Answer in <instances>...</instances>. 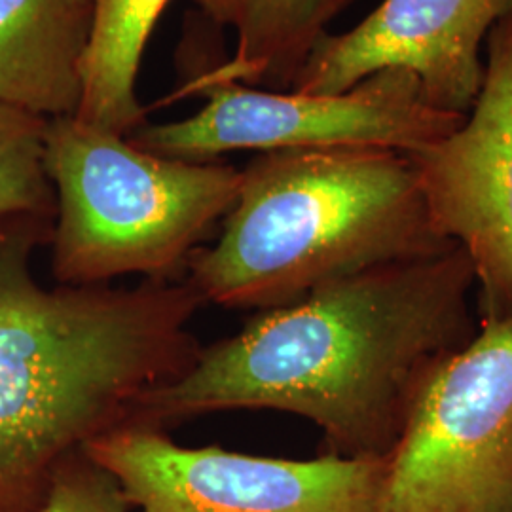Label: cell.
<instances>
[{
	"label": "cell",
	"mask_w": 512,
	"mask_h": 512,
	"mask_svg": "<svg viewBox=\"0 0 512 512\" xmlns=\"http://www.w3.org/2000/svg\"><path fill=\"white\" fill-rule=\"evenodd\" d=\"M473 300L458 243L338 279L200 348L137 423L277 410L315 423L325 456L387 459L427 385L475 338Z\"/></svg>",
	"instance_id": "obj_1"
},
{
	"label": "cell",
	"mask_w": 512,
	"mask_h": 512,
	"mask_svg": "<svg viewBox=\"0 0 512 512\" xmlns=\"http://www.w3.org/2000/svg\"><path fill=\"white\" fill-rule=\"evenodd\" d=\"M452 243L435 228L410 152L279 148L241 169L220 238L192 255L186 279L205 304L272 310Z\"/></svg>",
	"instance_id": "obj_2"
},
{
	"label": "cell",
	"mask_w": 512,
	"mask_h": 512,
	"mask_svg": "<svg viewBox=\"0 0 512 512\" xmlns=\"http://www.w3.org/2000/svg\"><path fill=\"white\" fill-rule=\"evenodd\" d=\"M44 162L57 203L52 274L65 287L175 279L241 184L232 165L160 156L78 116L48 120Z\"/></svg>",
	"instance_id": "obj_3"
},
{
	"label": "cell",
	"mask_w": 512,
	"mask_h": 512,
	"mask_svg": "<svg viewBox=\"0 0 512 512\" xmlns=\"http://www.w3.org/2000/svg\"><path fill=\"white\" fill-rule=\"evenodd\" d=\"M205 107L179 122L141 128L131 143L181 160H215L234 150L384 147L420 152L446 139L467 116L427 105L404 69L372 74L338 95L268 92L196 74L181 93Z\"/></svg>",
	"instance_id": "obj_4"
},
{
	"label": "cell",
	"mask_w": 512,
	"mask_h": 512,
	"mask_svg": "<svg viewBox=\"0 0 512 512\" xmlns=\"http://www.w3.org/2000/svg\"><path fill=\"white\" fill-rule=\"evenodd\" d=\"M378 512H512V317L480 323L427 385Z\"/></svg>",
	"instance_id": "obj_5"
},
{
	"label": "cell",
	"mask_w": 512,
	"mask_h": 512,
	"mask_svg": "<svg viewBox=\"0 0 512 512\" xmlns=\"http://www.w3.org/2000/svg\"><path fill=\"white\" fill-rule=\"evenodd\" d=\"M84 452L137 512H378L387 459L296 461L184 448L164 427L129 423Z\"/></svg>",
	"instance_id": "obj_6"
},
{
	"label": "cell",
	"mask_w": 512,
	"mask_h": 512,
	"mask_svg": "<svg viewBox=\"0 0 512 512\" xmlns=\"http://www.w3.org/2000/svg\"><path fill=\"white\" fill-rule=\"evenodd\" d=\"M431 219L475 274L478 325L512 317V16L488 35L486 80L465 122L410 154Z\"/></svg>",
	"instance_id": "obj_7"
},
{
	"label": "cell",
	"mask_w": 512,
	"mask_h": 512,
	"mask_svg": "<svg viewBox=\"0 0 512 512\" xmlns=\"http://www.w3.org/2000/svg\"><path fill=\"white\" fill-rule=\"evenodd\" d=\"M512 0H384L344 35L321 38L291 92L338 95L385 69L414 74L429 107L469 116L486 80L482 40Z\"/></svg>",
	"instance_id": "obj_8"
},
{
	"label": "cell",
	"mask_w": 512,
	"mask_h": 512,
	"mask_svg": "<svg viewBox=\"0 0 512 512\" xmlns=\"http://www.w3.org/2000/svg\"><path fill=\"white\" fill-rule=\"evenodd\" d=\"M95 0H0V105L74 116Z\"/></svg>",
	"instance_id": "obj_9"
},
{
	"label": "cell",
	"mask_w": 512,
	"mask_h": 512,
	"mask_svg": "<svg viewBox=\"0 0 512 512\" xmlns=\"http://www.w3.org/2000/svg\"><path fill=\"white\" fill-rule=\"evenodd\" d=\"M203 14L238 35L236 55L207 74L268 92H291L330 21L353 0H194Z\"/></svg>",
	"instance_id": "obj_10"
},
{
	"label": "cell",
	"mask_w": 512,
	"mask_h": 512,
	"mask_svg": "<svg viewBox=\"0 0 512 512\" xmlns=\"http://www.w3.org/2000/svg\"><path fill=\"white\" fill-rule=\"evenodd\" d=\"M169 0H95L92 38L82 69L80 120L118 135L143 126L135 82L143 52Z\"/></svg>",
	"instance_id": "obj_11"
},
{
	"label": "cell",
	"mask_w": 512,
	"mask_h": 512,
	"mask_svg": "<svg viewBox=\"0 0 512 512\" xmlns=\"http://www.w3.org/2000/svg\"><path fill=\"white\" fill-rule=\"evenodd\" d=\"M48 120L29 110L0 105V219L12 215L55 219L54 186L44 162Z\"/></svg>",
	"instance_id": "obj_12"
},
{
	"label": "cell",
	"mask_w": 512,
	"mask_h": 512,
	"mask_svg": "<svg viewBox=\"0 0 512 512\" xmlns=\"http://www.w3.org/2000/svg\"><path fill=\"white\" fill-rule=\"evenodd\" d=\"M37 512H137L120 482L84 450L63 459Z\"/></svg>",
	"instance_id": "obj_13"
}]
</instances>
